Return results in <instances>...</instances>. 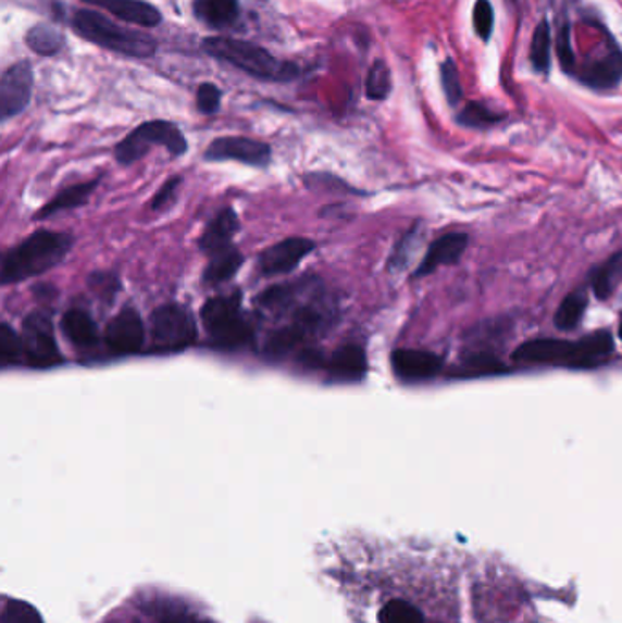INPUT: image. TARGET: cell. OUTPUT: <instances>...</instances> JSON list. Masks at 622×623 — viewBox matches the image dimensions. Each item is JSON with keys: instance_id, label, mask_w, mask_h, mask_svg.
Listing matches in <instances>:
<instances>
[{"instance_id": "cell-12", "label": "cell", "mask_w": 622, "mask_h": 623, "mask_svg": "<svg viewBox=\"0 0 622 623\" xmlns=\"http://www.w3.org/2000/svg\"><path fill=\"white\" fill-rule=\"evenodd\" d=\"M575 342L564 339H532L522 342L513 352V360L533 365H568L572 363Z\"/></svg>"}, {"instance_id": "cell-27", "label": "cell", "mask_w": 622, "mask_h": 623, "mask_svg": "<svg viewBox=\"0 0 622 623\" xmlns=\"http://www.w3.org/2000/svg\"><path fill=\"white\" fill-rule=\"evenodd\" d=\"M303 339H306V334L298 326H285V328L272 332L266 339L265 352L272 358H282L293 352Z\"/></svg>"}, {"instance_id": "cell-3", "label": "cell", "mask_w": 622, "mask_h": 623, "mask_svg": "<svg viewBox=\"0 0 622 623\" xmlns=\"http://www.w3.org/2000/svg\"><path fill=\"white\" fill-rule=\"evenodd\" d=\"M75 34L91 45L101 46L104 50L115 51L132 59H148L156 55L158 40L152 35L139 29L123 28L104 17L102 13L91 10H77L72 15Z\"/></svg>"}, {"instance_id": "cell-26", "label": "cell", "mask_w": 622, "mask_h": 623, "mask_svg": "<svg viewBox=\"0 0 622 623\" xmlns=\"http://www.w3.org/2000/svg\"><path fill=\"white\" fill-rule=\"evenodd\" d=\"M588 309V296L581 292H572L560 303L555 314V326L559 331H573L583 321L584 312Z\"/></svg>"}, {"instance_id": "cell-38", "label": "cell", "mask_w": 622, "mask_h": 623, "mask_svg": "<svg viewBox=\"0 0 622 623\" xmlns=\"http://www.w3.org/2000/svg\"><path fill=\"white\" fill-rule=\"evenodd\" d=\"M619 336H621V339H622V323H621V326H619Z\"/></svg>"}, {"instance_id": "cell-24", "label": "cell", "mask_w": 622, "mask_h": 623, "mask_svg": "<svg viewBox=\"0 0 622 623\" xmlns=\"http://www.w3.org/2000/svg\"><path fill=\"white\" fill-rule=\"evenodd\" d=\"M622 282V252L611 256L606 263L592 274V287H594L595 298L600 301L610 299L615 292L619 283Z\"/></svg>"}, {"instance_id": "cell-15", "label": "cell", "mask_w": 622, "mask_h": 623, "mask_svg": "<svg viewBox=\"0 0 622 623\" xmlns=\"http://www.w3.org/2000/svg\"><path fill=\"white\" fill-rule=\"evenodd\" d=\"M83 2L102 8L108 13H112L113 17L136 24L141 28H156L163 21V15L158 8L147 0H83Z\"/></svg>"}, {"instance_id": "cell-7", "label": "cell", "mask_w": 622, "mask_h": 623, "mask_svg": "<svg viewBox=\"0 0 622 623\" xmlns=\"http://www.w3.org/2000/svg\"><path fill=\"white\" fill-rule=\"evenodd\" d=\"M21 339H23L24 358L35 369H51L63 363L50 315L42 312L29 314L24 320Z\"/></svg>"}, {"instance_id": "cell-25", "label": "cell", "mask_w": 622, "mask_h": 623, "mask_svg": "<svg viewBox=\"0 0 622 623\" xmlns=\"http://www.w3.org/2000/svg\"><path fill=\"white\" fill-rule=\"evenodd\" d=\"M26 45L39 55H55L63 50L64 35L51 24H37L26 34Z\"/></svg>"}, {"instance_id": "cell-13", "label": "cell", "mask_w": 622, "mask_h": 623, "mask_svg": "<svg viewBox=\"0 0 622 623\" xmlns=\"http://www.w3.org/2000/svg\"><path fill=\"white\" fill-rule=\"evenodd\" d=\"M579 79L592 88H613L622 79V53L613 42L579 67Z\"/></svg>"}, {"instance_id": "cell-11", "label": "cell", "mask_w": 622, "mask_h": 623, "mask_svg": "<svg viewBox=\"0 0 622 623\" xmlns=\"http://www.w3.org/2000/svg\"><path fill=\"white\" fill-rule=\"evenodd\" d=\"M314 250V242L306 237H289L266 248L258 259V269L263 275L289 274L309 253Z\"/></svg>"}, {"instance_id": "cell-4", "label": "cell", "mask_w": 622, "mask_h": 623, "mask_svg": "<svg viewBox=\"0 0 622 623\" xmlns=\"http://www.w3.org/2000/svg\"><path fill=\"white\" fill-rule=\"evenodd\" d=\"M152 147L166 148L170 155L179 158L187 152L188 142L176 124L170 121H148L137 126L115 147V159L121 164L137 163Z\"/></svg>"}, {"instance_id": "cell-8", "label": "cell", "mask_w": 622, "mask_h": 623, "mask_svg": "<svg viewBox=\"0 0 622 623\" xmlns=\"http://www.w3.org/2000/svg\"><path fill=\"white\" fill-rule=\"evenodd\" d=\"M34 94V67L21 61L8 67L0 80V115L2 121L15 117L28 108Z\"/></svg>"}, {"instance_id": "cell-34", "label": "cell", "mask_w": 622, "mask_h": 623, "mask_svg": "<svg viewBox=\"0 0 622 623\" xmlns=\"http://www.w3.org/2000/svg\"><path fill=\"white\" fill-rule=\"evenodd\" d=\"M473 24L475 32L482 40H489L495 26V12L489 0H476L473 8Z\"/></svg>"}, {"instance_id": "cell-20", "label": "cell", "mask_w": 622, "mask_h": 623, "mask_svg": "<svg viewBox=\"0 0 622 623\" xmlns=\"http://www.w3.org/2000/svg\"><path fill=\"white\" fill-rule=\"evenodd\" d=\"M611 350H613V337L610 332H595L575 342V352L570 366L592 369L602 363L611 354Z\"/></svg>"}, {"instance_id": "cell-9", "label": "cell", "mask_w": 622, "mask_h": 623, "mask_svg": "<svg viewBox=\"0 0 622 623\" xmlns=\"http://www.w3.org/2000/svg\"><path fill=\"white\" fill-rule=\"evenodd\" d=\"M207 161H236L256 169H265L271 163L272 150L266 142L249 137H220L204 150Z\"/></svg>"}, {"instance_id": "cell-30", "label": "cell", "mask_w": 622, "mask_h": 623, "mask_svg": "<svg viewBox=\"0 0 622 623\" xmlns=\"http://www.w3.org/2000/svg\"><path fill=\"white\" fill-rule=\"evenodd\" d=\"M24 356L23 339L13 332L8 323L0 325V365L2 369L15 365Z\"/></svg>"}, {"instance_id": "cell-5", "label": "cell", "mask_w": 622, "mask_h": 623, "mask_svg": "<svg viewBox=\"0 0 622 623\" xmlns=\"http://www.w3.org/2000/svg\"><path fill=\"white\" fill-rule=\"evenodd\" d=\"M201 320L210 337L221 347H241L252 339V328L241 312L239 292L212 298L201 309Z\"/></svg>"}, {"instance_id": "cell-21", "label": "cell", "mask_w": 622, "mask_h": 623, "mask_svg": "<svg viewBox=\"0 0 622 623\" xmlns=\"http://www.w3.org/2000/svg\"><path fill=\"white\" fill-rule=\"evenodd\" d=\"M97 185H99V180H90V183L70 186L66 190L59 191L48 204L40 208L35 217L37 220H46V217L61 214V212H66V210L83 207L90 199L91 191L96 190Z\"/></svg>"}, {"instance_id": "cell-19", "label": "cell", "mask_w": 622, "mask_h": 623, "mask_svg": "<svg viewBox=\"0 0 622 623\" xmlns=\"http://www.w3.org/2000/svg\"><path fill=\"white\" fill-rule=\"evenodd\" d=\"M194 15L212 29L231 28L241 15L239 0H194Z\"/></svg>"}, {"instance_id": "cell-1", "label": "cell", "mask_w": 622, "mask_h": 623, "mask_svg": "<svg viewBox=\"0 0 622 623\" xmlns=\"http://www.w3.org/2000/svg\"><path fill=\"white\" fill-rule=\"evenodd\" d=\"M74 239L61 232L39 230L26 237L21 245L8 250L2 259L0 282L2 285L23 283L29 277L45 274L61 263Z\"/></svg>"}, {"instance_id": "cell-18", "label": "cell", "mask_w": 622, "mask_h": 623, "mask_svg": "<svg viewBox=\"0 0 622 623\" xmlns=\"http://www.w3.org/2000/svg\"><path fill=\"white\" fill-rule=\"evenodd\" d=\"M238 232V214L234 212L233 208H225L204 228L203 236L199 237V248L212 256L223 248L231 247V241Z\"/></svg>"}, {"instance_id": "cell-37", "label": "cell", "mask_w": 622, "mask_h": 623, "mask_svg": "<svg viewBox=\"0 0 622 623\" xmlns=\"http://www.w3.org/2000/svg\"><path fill=\"white\" fill-rule=\"evenodd\" d=\"M557 55H559L560 64L564 67L565 74H573L577 64H575V53H573L570 26L568 24L560 28L559 37H557Z\"/></svg>"}, {"instance_id": "cell-16", "label": "cell", "mask_w": 622, "mask_h": 623, "mask_svg": "<svg viewBox=\"0 0 622 623\" xmlns=\"http://www.w3.org/2000/svg\"><path fill=\"white\" fill-rule=\"evenodd\" d=\"M465 248H468L465 234L452 232V234L441 236L440 239H436L431 245L430 250L425 253L424 261L420 263L419 270H416V277L433 274L436 269H440L444 264L447 266V264L457 263L462 258V253L465 252Z\"/></svg>"}, {"instance_id": "cell-32", "label": "cell", "mask_w": 622, "mask_h": 623, "mask_svg": "<svg viewBox=\"0 0 622 623\" xmlns=\"http://www.w3.org/2000/svg\"><path fill=\"white\" fill-rule=\"evenodd\" d=\"M440 79L447 102H449L451 107H457V104L464 99V90H462V83H460L459 67H457V64H455L451 59L441 62Z\"/></svg>"}, {"instance_id": "cell-10", "label": "cell", "mask_w": 622, "mask_h": 623, "mask_svg": "<svg viewBox=\"0 0 622 623\" xmlns=\"http://www.w3.org/2000/svg\"><path fill=\"white\" fill-rule=\"evenodd\" d=\"M104 341L113 354H136L145 345V323L134 309H125L108 323Z\"/></svg>"}, {"instance_id": "cell-33", "label": "cell", "mask_w": 622, "mask_h": 623, "mask_svg": "<svg viewBox=\"0 0 622 623\" xmlns=\"http://www.w3.org/2000/svg\"><path fill=\"white\" fill-rule=\"evenodd\" d=\"M296 292H298V287H290V285L272 287L266 292L261 294L258 301L263 309L279 312V310L289 309L290 303L295 301Z\"/></svg>"}, {"instance_id": "cell-35", "label": "cell", "mask_w": 622, "mask_h": 623, "mask_svg": "<svg viewBox=\"0 0 622 623\" xmlns=\"http://www.w3.org/2000/svg\"><path fill=\"white\" fill-rule=\"evenodd\" d=\"M179 186H182V177H170L150 202L153 212H164L166 208L172 207L176 202L177 194H179Z\"/></svg>"}, {"instance_id": "cell-29", "label": "cell", "mask_w": 622, "mask_h": 623, "mask_svg": "<svg viewBox=\"0 0 622 623\" xmlns=\"http://www.w3.org/2000/svg\"><path fill=\"white\" fill-rule=\"evenodd\" d=\"M393 90L390 70L384 61L374 62L365 79V96L373 101H384Z\"/></svg>"}, {"instance_id": "cell-31", "label": "cell", "mask_w": 622, "mask_h": 623, "mask_svg": "<svg viewBox=\"0 0 622 623\" xmlns=\"http://www.w3.org/2000/svg\"><path fill=\"white\" fill-rule=\"evenodd\" d=\"M502 115L495 113L481 102H470L460 113L459 123L468 128H489L493 124L500 123Z\"/></svg>"}, {"instance_id": "cell-14", "label": "cell", "mask_w": 622, "mask_h": 623, "mask_svg": "<svg viewBox=\"0 0 622 623\" xmlns=\"http://www.w3.org/2000/svg\"><path fill=\"white\" fill-rule=\"evenodd\" d=\"M390 363H393L396 376L402 377L406 382L431 379L436 374H440L441 365H444L440 358L433 352L414 349L395 350Z\"/></svg>"}, {"instance_id": "cell-28", "label": "cell", "mask_w": 622, "mask_h": 623, "mask_svg": "<svg viewBox=\"0 0 622 623\" xmlns=\"http://www.w3.org/2000/svg\"><path fill=\"white\" fill-rule=\"evenodd\" d=\"M551 29H549L548 21H543L535 28V34H533L532 39V50H530V57H532L533 66L540 74H546L549 70V64H551Z\"/></svg>"}, {"instance_id": "cell-17", "label": "cell", "mask_w": 622, "mask_h": 623, "mask_svg": "<svg viewBox=\"0 0 622 623\" xmlns=\"http://www.w3.org/2000/svg\"><path fill=\"white\" fill-rule=\"evenodd\" d=\"M328 374L338 382H362L363 376L368 374V358L360 345L347 342L334 352L333 358L328 361Z\"/></svg>"}, {"instance_id": "cell-36", "label": "cell", "mask_w": 622, "mask_h": 623, "mask_svg": "<svg viewBox=\"0 0 622 623\" xmlns=\"http://www.w3.org/2000/svg\"><path fill=\"white\" fill-rule=\"evenodd\" d=\"M198 110L204 115H214L221 107V90L212 83H203L199 86L198 96H196Z\"/></svg>"}, {"instance_id": "cell-6", "label": "cell", "mask_w": 622, "mask_h": 623, "mask_svg": "<svg viewBox=\"0 0 622 623\" xmlns=\"http://www.w3.org/2000/svg\"><path fill=\"white\" fill-rule=\"evenodd\" d=\"M150 336L153 352L166 354L190 347L198 337V328L192 314L185 307L170 303L153 310L150 317Z\"/></svg>"}, {"instance_id": "cell-2", "label": "cell", "mask_w": 622, "mask_h": 623, "mask_svg": "<svg viewBox=\"0 0 622 623\" xmlns=\"http://www.w3.org/2000/svg\"><path fill=\"white\" fill-rule=\"evenodd\" d=\"M203 50L210 57L233 64L254 79L287 83L300 74V70L293 62L277 61L271 51L249 40L209 37L203 40Z\"/></svg>"}, {"instance_id": "cell-23", "label": "cell", "mask_w": 622, "mask_h": 623, "mask_svg": "<svg viewBox=\"0 0 622 623\" xmlns=\"http://www.w3.org/2000/svg\"><path fill=\"white\" fill-rule=\"evenodd\" d=\"M244 264V256L238 248L226 247L220 252L212 253L210 263L207 264L203 274V283L207 285H220V283L233 279Z\"/></svg>"}, {"instance_id": "cell-22", "label": "cell", "mask_w": 622, "mask_h": 623, "mask_svg": "<svg viewBox=\"0 0 622 623\" xmlns=\"http://www.w3.org/2000/svg\"><path fill=\"white\" fill-rule=\"evenodd\" d=\"M61 328H63L64 336L69 337L70 341L77 345V347H83V349L94 347L97 339H99L96 321L91 320V315L85 310H69L63 315Z\"/></svg>"}]
</instances>
